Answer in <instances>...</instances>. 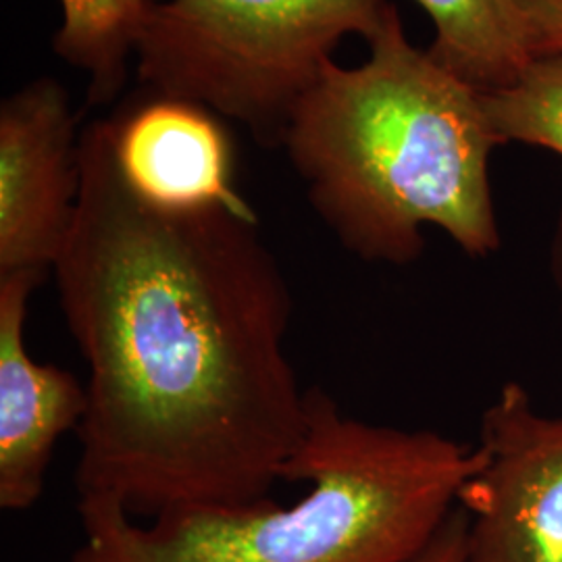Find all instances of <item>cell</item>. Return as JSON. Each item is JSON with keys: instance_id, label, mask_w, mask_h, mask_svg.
Here are the masks:
<instances>
[{"instance_id": "13", "label": "cell", "mask_w": 562, "mask_h": 562, "mask_svg": "<svg viewBox=\"0 0 562 562\" xmlns=\"http://www.w3.org/2000/svg\"><path fill=\"white\" fill-rule=\"evenodd\" d=\"M467 513L457 506L434 540L411 562H469L467 550Z\"/></svg>"}, {"instance_id": "12", "label": "cell", "mask_w": 562, "mask_h": 562, "mask_svg": "<svg viewBox=\"0 0 562 562\" xmlns=\"http://www.w3.org/2000/svg\"><path fill=\"white\" fill-rule=\"evenodd\" d=\"M533 59L562 55V0H519Z\"/></svg>"}, {"instance_id": "7", "label": "cell", "mask_w": 562, "mask_h": 562, "mask_svg": "<svg viewBox=\"0 0 562 562\" xmlns=\"http://www.w3.org/2000/svg\"><path fill=\"white\" fill-rule=\"evenodd\" d=\"M41 283L0 276V506L9 513L41 501L55 446L80 429L88 408L80 380L27 350V308Z\"/></svg>"}, {"instance_id": "11", "label": "cell", "mask_w": 562, "mask_h": 562, "mask_svg": "<svg viewBox=\"0 0 562 562\" xmlns=\"http://www.w3.org/2000/svg\"><path fill=\"white\" fill-rule=\"evenodd\" d=\"M480 97L501 144H529L562 159V55L531 60L513 83Z\"/></svg>"}, {"instance_id": "5", "label": "cell", "mask_w": 562, "mask_h": 562, "mask_svg": "<svg viewBox=\"0 0 562 562\" xmlns=\"http://www.w3.org/2000/svg\"><path fill=\"white\" fill-rule=\"evenodd\" d=\"M477 448L459 503L469 562H562V415L506 382L483 411Z\"/></svg>"}, {"instance_id": "9", "label": "cell", "mask_w": 562, "mask_h": 562, "mask_svg": "<svg viewBox=\"0 0 562 562\" xmlns=\"http://www.w3.org/2000/svg\"><path fill=\"white\" fill-rule=\"evenodd\" d=\"M417 2L436 30L429 55L477 92L506 88L533 60L519 0Z\"/></svg>"}, {"instance_id": "4", "label": "cell", "mask_w": 562, "mask_h": 562, "mask_svg": "<svg viewBox=\"0 0 562 562\" xmlns=\"http://www.w3.org/2000/svg\"><path fill=\"white\" fill-rule=\"evenodd\" d=\"M390 0H159L136 74L148 92L196 102L281 146L344 38H369Z\"/></svg>"}, {"instance_id": "3", "label": "cell", "mask_w": 562, "mask_h": 562, "mask_svg": "<svg viewBox=\"0 0 562 562\" xmlns=\"http://www.w3.org/2000/svg\"><path fill=\"white\" fill-rule=\"evenodd\" d=\"M477 446L431 429L348 415L308 390L306 431L288 482L292 504L261 498L144 519L109 501H78L71 562H411L461 503Z\"/></svg>"}, {"instance_id": "14", "label": "cell", "mask_w": 562, "mask_h": 562, "mask_svg": "<svg viewBox=\"0 0 562 562\" xmlns=\"http://www.w3.org/2000/svg\"><path fill=\"white\" fill-rule=\"evenodd\" d=\"M548 273H550L552 290H554L557 304H559V311L562 315V209L559 211L557 222H554L550 248H548Z\"/></svg>"}, {"instance_id": "1", "label": "cell", "mask_w": 562, "mask_h": 562, "mask_svg": "<svg viewBox=\"0 0 562 562\" xmlns=\"http://www.w3.org/2000/svg\"><path fill=\"white\" fill-rule=\"evenodd\" d=\"M80 201L53 267L88 367L80 501L138 519L267 498L306 431L292 292L255 211L162 209L121 173L113 121L80 136Z\"/></svg>"}, {"instance_id": "2", "label": "cell", "mask_w": 562, "mask_h": 562, "mask_svg": "<svg viewBox=\"0 0 562 562\" xmlns=\"http://www.w3.org/2000/svg\"><path fill=\"white\" fill-rule=\"evenodd\" d=\"M357 67L329 60L288 123L281 148L341 246L404 267L443 232L471 259L503 246L490 180L494 136L475 88L404 32L390 0Z\"/></svg>"}, {"instance_id": "6", "label": "cell", "mask_w": 562, "mask_h": 562, "mask_svg": "<svg viewBox=\"0 0 562 562\" xmlns=\"http://www.w3.org/2000/svg\"><path fill=\"white\" fill-rule=\"evenodd\" d=\"M78 117L59 81L41 78L0 106V276L46 280L80 201Z\"/></svg>"}, {"instance_id": "10", "label": "cell", "mask_w": 562, "mask_h": 562, "mask_svg": "<svg viewBox=\"0 0 562 562\" xmlns=\"http://www.w3.org/2000/svg\"><path fill=\"white\" fill-rule=\"evenodd\" d=\"M159 0H60L53 48L88 78V102L113 101L136 59L142 27Z\"/></svg>"}, {"instance_id": "8", "label": "cell", "mask_w": 562, "mask_h": 562, "mask_svg": "<svg viewBox=\"0 0 562 562\" xmlns=\"http://www.w3.org/2000/svg\"><path fill=\"white\" fill-rule=\"evenodd\" d=\"M121 173L162 209L250 211L236 190V150L220 115L201 104L148 92L113 117Z\"/></svg>"}]
</instances>
